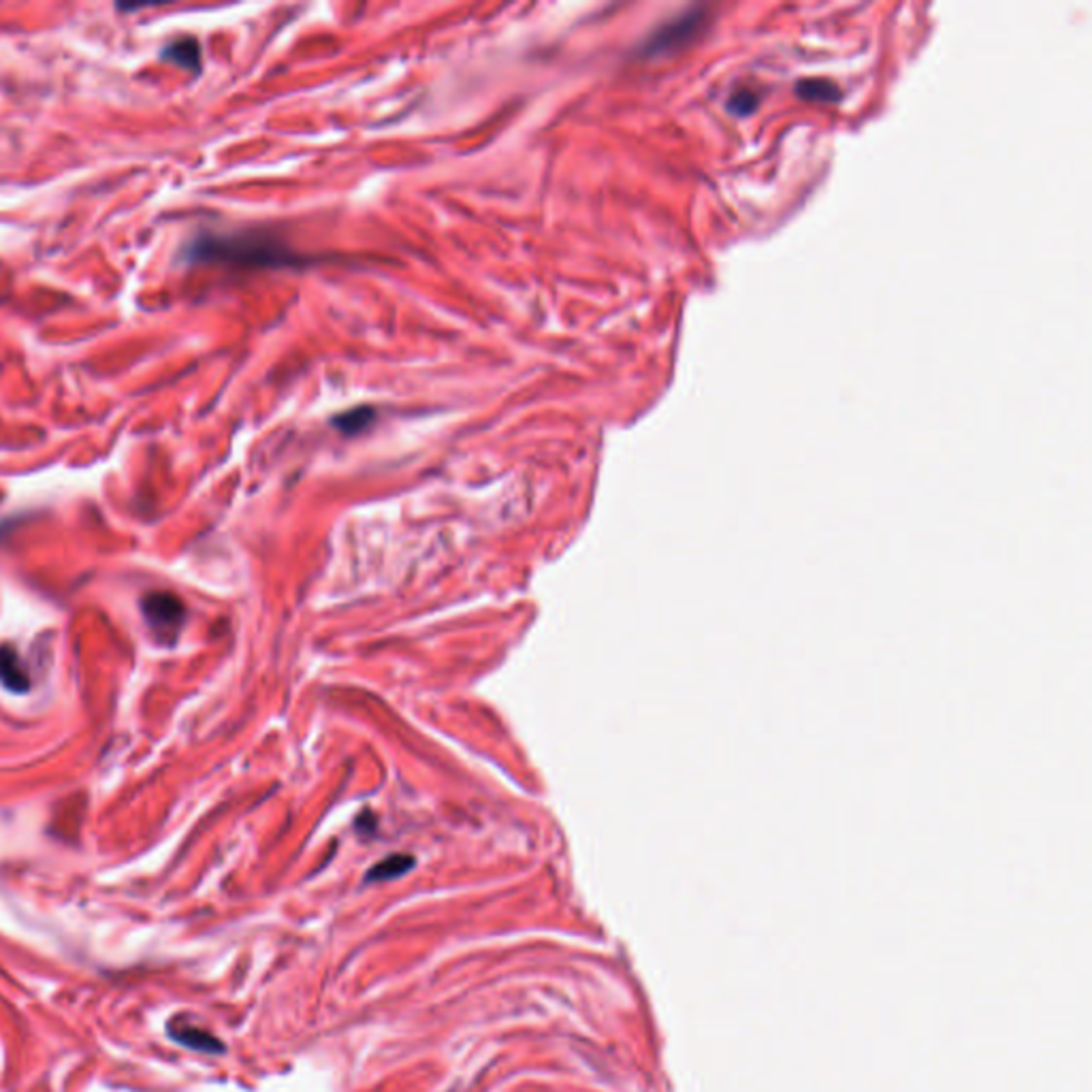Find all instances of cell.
I'll return each instance as SVG.
<instances>
[{"mask_svg":"<svg viewBox=\"0 0 1092 1092\" xmlns=\"http://www.w3.org/2000/svg\"><path fill=\"white\" fill-rule=\"evenodd\" d=\"M708 20L705 7H694L690 12L676 15L670 22H664L655 33L640 45V56L643 58H658L679 51L687 47L698 35L702 33Z\"/></svg>","mask_w":1092,"mask_h":1092,"instance_id":"cell-2","label":"cell"},{"mask_svg":"<svg viewBox=\"0 0 1092 1092\" xmlns=\"http://www.w3.org/2000/svg\"><path fill=\"white\" fill-rule=\"evenodd\" d=\"M374 418H376V410L374 408L361 406V408L348 410V412L338 414V417L333 418V425L339 429V432H344V433H348V435H355V433H361V432H363V429L370 427V425L374 423Z\"/></svg>","mask_w":1092,"mask_h":1092,"instance_id":"cell-9","label":"cell"},{"mask_svg":"<svg viewBox=\"0 0 1092 1092\" xmlns=\"http://www.w3.org/2000/svg\"><path fill=\"white\" fill-rule=\"evenodd\" d=\"M144 612L148 617L150 626L159 632H173L182 626L183 621V604L171 593H150L144 600Z\"/></svg>","mask_w":1092,"mask_h":1092,"instance_id":"cell-3","label":"cell"},{"mask_svg":"<svg viewBox=\"0 0 1092 1092\" xmlns=\"http://www.w3.org/2000/svg\"><path fill=\"white\" fill-rule=\"evenodd\" d=\"M169 1035L176 1039L177 1043H182V1046H188L192 1049H199V1052H222V1043L218 1041L216 1037L209 1035L207 1031H203V1028L192 1026V1024H177L171 1022L169 1024Z\"/></svg>","mask_w":1092,"mask_h":1092,"instance_id":"cell-4","label":"cell"},{"mask_svg":"<svg viewBox=\"0 0 1092 1092\" xmlns=\"http://www.w3.org/2000/svg\"><path fill=\"white\" fill-rule=\"evenodd\" d=\"M162 58L173 62V65L191 68V71H199V68H201V47H199V41L192 39V36H182V39L173 41V43L162 50Z\"/></svg>","mask_w":1092,"mask_h":1092,"instance_id":"cell-5","label":"cell"},{"mask_svg":"<svg viewBox=\"0 0 1092 1092\" xmlns=\"http://www.w3.org/2000/svg\"><path fill=\"white\" fill-rule=\"evenodd\" d=\"M186 256L194 262H222L233 267H291L301 256L267 233H207L197 238Z\"/></svg>","mask_w":1092,"mask_h":1092,"instance_id":"cell-1","label":"cell"},{"mask_svg":"<svg viewBox=\"0 0 1092 1092\" xmlns=\"http://www.w3.org/2000/svg\"><path fill=\"white\" fill-rule=\"evenodd\" d=\"M796 94L802 98V101H813V103H837L838 98H841V90H838L832 82L817 80V77L798 82Z\"/></svg>","mask_w":1092,"mask_h":1092,"instance_id":"cell-7","label":"cell"},{"mask_svg":"<svg viewBox=\"0 0 1092 1092\" xmlns=\"http://www.w3.org/2000/svg\"><path fill=\"white\" fill-rule=\"evenodd\" d=\"M760 105V97L753 90H749V88H740L729 97L728 107L729 112L740 115V118H745V115H751L758 109Z\"/></svg>","mask_w":1092,"mask_h":1092,"instance_id":"cell-10","label":"cell"},{"mask_svg":"<svg viewBox=\"0 0 1092 1092\" xmlns=\"http://www.w3.org/2000/svg\"><path fill=\"white\" fill-rule=\"evenodd\" d=\"M414 866V858L412 855H403V854H395V855H388V858L382 860V862H378L374 869L367 873V881H388V879H395V877L406 875L410 869Z\"/></svg>","mask_w":1092,"mask_h":1092,"instance_id":"cell-8","label":"cell"},{"mask_svg":"<svg viewBox=\"0 0 1092 1092\" xmlns=\"http://www.w3.org/2000/svg\"><path fill=\"white\" fill-rule=\"evenodd\" d=\"M0 681L13 691L28 690V676H26L22 659L12 647L0 649Z\"/></svg>","mask_w":1092,"mask_h":1092,"instance_id":"cell-6","label":"cell"}]
</instances>
